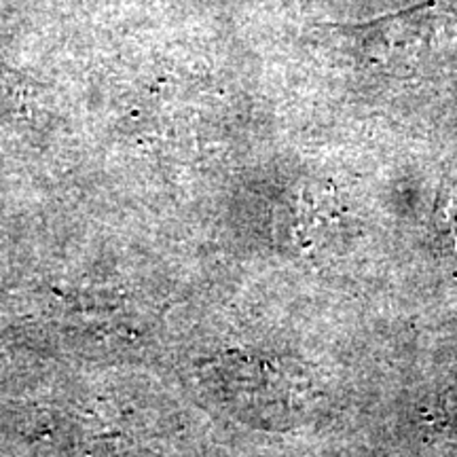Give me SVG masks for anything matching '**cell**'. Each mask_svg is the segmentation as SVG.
I'll return each mask as SVG.
<instances>
[{
	"mask_svg": "<svg viewBox=\"0 0 457 457\" xmlns=\"http://www.w3.org/2000/svg\"><path fill=\"white\" fill-rule=\"evenodd\" d=\"M436 3V0H421V3H417V4H411V7H403V9H398V11H392V13H384V15H377V17H370V20H364V21H324V24H320V26H324V28H367V26H375V24H379V21H386V20H394V17L396 15H403V13H413V11H417V9H424V7H430V4H434Z\"/></svg>",
	"mask_w": 457,
	"mask_h": 457,
	"instance_id": "6da1fadb",
	"label": "cell"
}]
</instances>
